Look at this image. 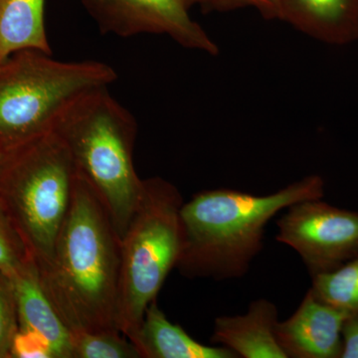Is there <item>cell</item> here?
I'll list each match as a JSON object with an SVG mask.
<instances>
[{"label":"cell","instance_id":"1","mask_svg":"<svg viewBox=\"0 0 358 358\" xmlns=\"http://www.w3.org/2000/svg\"><path fill=\"white\" fill-rule=\"evenodd\" d=\"M121 240L109 214L77 173L74 195L40 282L71 334L121 333L117 322Z\"/></svg>","mask_w":358,"mask_h":358},{"label":"cell","instance_id":"2","mask_svg":"<svg viewBox=\"0 0 358 358\" xmlns=\"http://www.w3.org/2000/svg\"><path fill=\"white\" fill-rule=\"evenodd\" d=\"M324 194L317 174L267 195L229 188L197 193L181 208L185 240L176 268L192 279L243 277L263 250L268 223L291 205Z\"/></svg>","mask_w":358,"mask_h":358},{"label":"cell","instance_id":"3","mask_svg":"<svg viewBox=\"0 0 358 358\" xmlns=\"http://www.w3.org/2000/svg\"><path fill=\"white\" fill-rule=\"evenodd\" d=\"M52 131L65 143L78 174L100 199L121 240L143 192V179L134 164L138 134L134 115L108 87H101L70 101Z\"/></svg>","mask_w":358,"mask_h":358},{"label":"cell","instance_id":"4","mask_svg":"<svg viewBox=\"0 0 358 358\" xmlns=\"http://www.w3.org/2000/svg\"><path fill=\"white\" fill-rule=\"evenodd\" d=\"M77 169L55 131L6 150L0 200L37 266L48 262L74 195Z\"/></svg>","mask_w":358,"mask_h":358},{"label":"cell","instance_id":"5","mask_svg":"<svg viewBox=\"0 0 358 358\" xmlns=\"http://www.w3.org/2000/svg\"><path fill=\"white\" fill-rule=\"evenodd\" d=\"M183 203L173 183L162 178L143 179L140 203L121 239L117 322L129 341L180 258Z\"/></svg>","mask_w":358,"mask_h":358},{"label":"cell","instance_id":"6","mask_svg":"<svg viewBox=\"0 0 358 358\" xmlns=\"http://www.w3.org/2000/svg\"><path fill=\"white\" fill-rule=\"evenodd\" d=\"M117 79L114 68L100 61L67 62L32 49L16 52L0 63V148L8 150L51 131L70 101Z\"/></svg>","mask_w":358,"mask_h":358},{"label":"cell","instance_id":"7","mask_svg":"<svg viewBox=\"0 0 358 358\" xmlns=\"http://www.w3.org/2000/svg\"><path fill=\"white\" fill-rule=\"evenodd\" d=\"M275 239L300 255L310 277L331 272L358 256V212L307 199L278 219Z\"/></svg>","mask_w":358,"mask_h":358},{"label":"cell","instance_id":"8","mask_svg":"<svg viewBox=\"0 0 358 358\" xmlns=\"http://www.w3.org/2000/svg\"><path fill=\"white\" fill-rule=\"evenodd\" d=\"M103 34L166 35L181 47L216 56L219 47L182 0H80Z\"/></svg>","mask_w":358,"mask_h":358},{"label":"cell","instance_id":"9","mask_svg":"<svg viewBox=\"0 0 358 358\" xmlns=\"http://www.w3.org/2000/svg\"><path fill=\"white\" fill-rule=\"evenodd\" d=\"M346 317L308 289L293 315L278 324V343L287 358H341Z\"/></svg>","mask_w":358,"mask_h":358},{"label":"cell","instance_id":"10","mask_svg":"<svg viewBox=\"0 0 358 358\" xmlns=\"http://www.w3.org/2000/svg\"><path fill=\"white\" fill-rule=\"evenodd\" d=\"M279 322L275 303L258 299L244 315L218 317L211 343L229 348L238 357L287 358L275 334Z\"/></svg>","mask_w":358,"mask_h":358},{"label":"cell","instance_id":"11","mask_svg":"<svg viewBox=\"0 0 358 358\" xmlns=\"http://www.w3.org/2000/svg\"><path fill=\"white\" fill-rule=\"evenodd\" d=\"M280 20L317 41H358V0H279Z\"/></svg>","mask_w":358,"mask_h":358},{"label":"cell","instance_id":"12","mask_svg":"<svg viewBox=\"0 0 358 358\" xmlns=\"http://www.w3.org/2000/svg\"><path fill=\"white\" fill-rule=\"evenodd\" d=\"M13 280L20 327L43 336L54 358H73L72 334L56 312L40 282L36 262H32Z\"/></svg>","mask_w":358,"mask_h":358},{"label":"cell","instance_id":"13","mask_svg":"<svg viewBox=\"0 0 358 358\" xmlns=\"http://www.w3.org/2000/svg\"><path fill=\"white\" fill-rule=\"evenodd\" d=\"M141 358H237L224 346L202 345L182 327L173 324L152 301L136 336L131 339Z\"/></svg>","mask_w":358,"mask_h":358},{"label":"cell","instance_id":"14","mask_svg":"<svg viewBox=\"0 0 358 358\" xmlns=\"http://www.w3.org/2000/svg\"><path fill=\"white\" fill-rule=\"evenodd\" d=\"M44 8L45 0H0V63L27 49L52 55Z\"/></svg>","mask_w":358,"mask_h":358},{"label":"cell","instance_id":"15","mask_svg":"<svg viewBox=\"0 0 358 358\" xmlns=\"http://www.w3.org/2000/svg\"><path fill=\"white\" fill-rule=\"evenodd\" d=\"M310 291L346 315H358V256L331 272L313 275Z\"/></svg>","mask_w":358,"mask_h":358},{"label":"cell","instance_id":"16","mask_svg":"<svg viewBox=\"0 0 358 358\" xmlns=\"http://www.w3.org/2000/svg\"><path fill=\"white\" fill-rule=\"evenodd\" d=\"M73 358H141L136 346L117 331L72 334Z\"/></svg>","mask_w":358,"mask_h":358},{"label":"cell","instance_id":"17","mask_svg":"<svg viewBox=\"0 0 358 358\" xmlns=\"http://www.w3.org/2000/svg\"><path fill=\"white\" fill-rule=\"evenodd\" d=\"M34 261L20 231L0 200V271L13 279Z\"/></svg>","mask_w":358,"mask_h":358},{"label":"cell","instance_id":"18","mask_svg":"<svg viewBox=\"0 0 358 358\" xmlns=\"http://www.w3.org/2000/svg\"><path fill=\"white\" fill-rule=\"evenodd\" d=\"M18 327L13 280L0 271V358H10L11 345Z\"/></svg>","mask_w":358,"mask_h":358},{"label":"cell","instance_id":"19","mask_svg":"<svg viewBox=\"0 0 358 358\" xmlns=\"http://www.w3.org/2000/svg\"><path fill=\"white\" fill-rule=\"evenodd\" d=\"M188 8L199 6L204 13H229L253 8L268 20H280L279 0H182Z\"/></svg>","mask_w":358,"mask_h":358},{"label":"cell","instance_id":"20","mask_svg":"<svg viewBox=\"0 0 358 358\" xmlns=\"http://www.w3.org/2000/svg\"><path fill=\"white\" fill-rule=\"evenodd\" d=\"M10 358H54L48 341L31 329L18 327L11 345Z\"/></svg>","mask_w":358,"mask_h":358},{"label":"cell","instance_id":"21","mask_svg":"<svg viewBox=\"0 0 358 358\" xmlns=\"http://www.w3.org/2000/svg\"><path fill=\"white\" fill-rule=\"evenodd\" d=\"M341 358H358V315H348L341 329Z\"/></svg>","mask_w":358,"mask_h":358},{"label":"cell","instance_id":"22","mask_svg":"<svg viewBox=\"0 0 358 358\" xmlns=\"http://www.w3.org/2000/svg\"><path fill=\"white\" fill-rule=\"evenodd\" d=\"M4 154H6V150L0 148V164H1L2 159H3Z\"/></svg>","mask_w":358,"mask_h":358}]
</instances>
